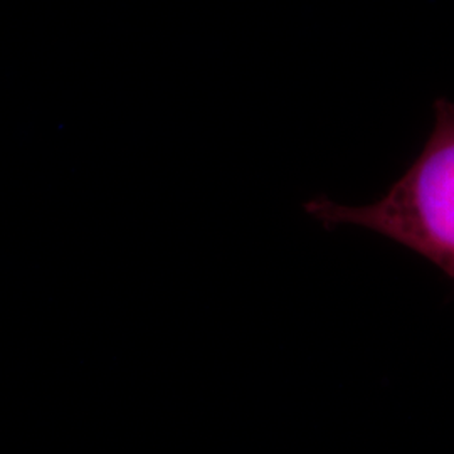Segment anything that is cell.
<instances>
[{"mask_svg": "<svg viewBox=\"0 0 454 454\" xmlns=\"http://www.w3.org/2000/svg\"><path fill=\"white\" fill-rule=\"evenodd\" d=\"M324 226L365 227L436 264L454 281V103H434V127L416 162L380 200L350 207L324 197L305 204Z\"/></svg>", "mask_w": 454, "mask_h": 454, "instance_id": "1", "label": "cell"}]
</instances>
